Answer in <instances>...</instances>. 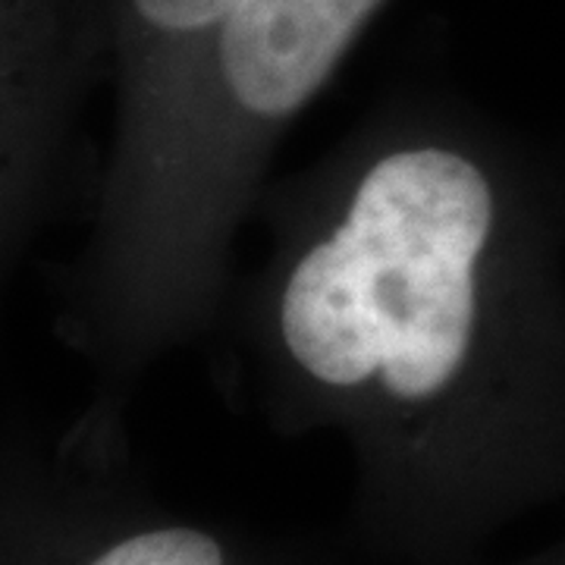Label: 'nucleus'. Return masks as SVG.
I'll return each mask as SVG.
<instances>
[{"label":"nucleus","mask_w":565,"mask_h":565,"mask_svg":"<svg viewBox=\"0 0 565 565\" xmlns=\"http://www.w3.org/2000/svg\"><path fill=\"white\" fill-rule=\"evenodd\" d=\"M264 258L221 330L267 418L333 427L386 541L440 550L565 493L556 154L484 104L403 85L267 185Z\"/></svg>","instance_id":"nucleus-1"},{"label":"nucleus","mask_w":565,"mask_h":565,"mask_svg":"<svg viewBox=\"0 0 565 565\" xmlns=\"http://www.w3.org/2000/svg\"><path fill=\"white\" fill-rule=\"evenodd\" d=\"M386 0H110L114 126L51 330L117 399L221 330L277 151Z\"/></svg>","instance_id":"nucleus-2"},{"label":"nucleus","mask_w":565,"mask_h":565,"mask_svg":"<svg viewBox=\"0 0 565 565\" xmlns=\"http://www.w3.org/2000/svg\"><path fill=\"white\" fill-rule=\"evenodd\" d=\"M110 32L66 0H7L0 66V264L10 277L79 195L82 114Z\"/></svg>","instance_id":"nucleus-3"},{"label":"nucleus","mask_w":565,"mask_h":565,"mask_svg":"<svg viewBox=\"0 0 565 565\" xmlns=\"http://www.w3.org/2000/svg\"><path fill=\"white\" fill-rule=\"evenodd\" d=\"M73 534L70 565H236V553L226 537L211 527L177 522L151 512H110L95 525L88 509L70 522L63 505H51Z\"/></svg>","instance_id":"nucleus-4"},{"label":"nucleus","mask_w":565,"mask_h":565,"mask_svg":"<svg viewBox=\"0 0 565 565\" xmlns=\"http://www.w3.org/2000/svg\"><path fill=\"white\" fill-rule=\"evenodd\" d=\"M556 154V182H559V211H563V226H565V141H559L553 148Z\"/></svg>","instance_id":"nucleus-5"},{"label":"nucleus","mask_w":565,"mask_h":565,"mask_svg":"<svg viewBox=\"0 0 565 565\" xmlns=\"http://www.w3.org/2000/svg\"><path fill=\"white\" fill-rule=\"evenodd\" d=\"M537 565H565V541L556 546V550H553V553H550L546 559H541Z\"/></svg>","instance_id":"nucleus-6"}]
</instances>
